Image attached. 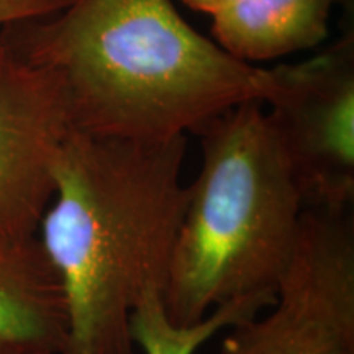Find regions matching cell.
Listing matches in <instances>:
<instances>
[{
	"mask_svg": "<svg viewBox=\"0 0 354 354\" xmlns=\"http://www.w3.org/2000/svg\"><path fill=\"white\" fill-rule=\"evenodd\" d=\"M63 82L73 130L165 141L227 110L272 99L277 68L234 59L172 0H73L44 19L0 30Z\"/></svg>",
	"mask_w": 354,
	"mask_h": 354,
	"instance_id": "obj_1",
	"label": "cell"
},
{
	"mask_svg": "<svg viewBox=\"0 0 354 354\" xmlns=\"http://www.w3.org/2000/svg\"><path fill=\"white\" fill-rule=\"evenodd\" d=\"M185 149V136L64 140L38 227L64 295L59 354H133L131 313L149 287L165 290L187 205Z\"/></svg>",
	"mask_w": 354,
	"mask_h": 354,
	"instance_id": "obj_2",
	"label": "cell"
},
{
	"mask_svg": "<svg viewBox=\"0 0 354 354\" xmlns=\"http://www.w3.org/2000/svg\"><path fill=\"white\" fill-rule=\"evenodd\" d=\"M196 135L201 169L189 185L162 290L166 315L179 326L233 300L276 299L304 215L263 102L236 105Z\"/></svg>",
	"mask_w": 354,
	"mask_h": 354,
	"instance_id": "obj_3",
	"label": "cell"
},
{
	"mask_svg": "<svg viewBox=\"0 0 354 354\" xmlns=\"http://www.w3.org/2000/svg\"><path fill=\"white\" fill-rule=\"evenodd\" d=\"M216 354H354L351 212L304 210L269 312L232 326Z\"/></svg>",
	"mask_w": 354,
	"mask_h": 354,
	"instance_id": "obj_4",
	"label": "cell"
},
{
	"mask_svg": "<svg viewBox=\"0 0 354 354\" xmlns=\"http://www.w3.org/2000/svg\"><path fill=\"white\" fill-rule=\"evenodd\" d=\"M266 105L304 210L348 214L354 201V30L307 61L277 66Z\"/></svg>",
	"mask_w": 354,
	"mask_h": 354,
	"instance_id": "obj_5",
	"label": "cell"
},
{
	"mask_svg": "<svg viewBox=\"0 0 354 354\" xmlns=\"http://www.w3.org/2000/svg\"><path fill=\"white\" fill-rule=\"evenodd\" d=\"M71 131L59 77L26 59L0 33V238L37 234Z\"/></svg>",
	"mask_w": 354,
	"mask_h": 354,
	"instance_id": "obj_6",
	"label": "cell"
},
{
	"mask_svg": "<svg viewBox=\"0 0 354 354\" xmlns=\"http://www.w3.org/2000/svg\"><path fill=\"white\" fill-rule=\"evenodd\" d=\"M68 317L59 277L38 236L0 238V342L59 354Z\"/></svg>",
	"mask_w": 354,
	"mask_h": 354,
	"instance_id": "obj_7",
	"label": "cell"
},
{
	"mask_svg": "<svg viewBox=\"0 0 354 354\" xmlns=\"http://www.w3.org/2000/svg\"><path fill=\"white\" fill-rule=\"evenodd\" d=\"M348 0H233L212 13L214 41L253 64L312 50L328 37L335 6Z\"/></svg>",
	"mask_w": 354,
	"mask_h": 354,
	"instance_id": "obj_8",
	"label": "cell"
},
{
	"mask_svg": "<svg viewBox=\"0 0 354 354\" xmlns=\"http://www.w3.org/2000/svg\"><path fill=\"white\" fill-rule=\"evenodd\" d=\"M272 304V299L266 297L233 300L215 308L201 323L179 326L166 315L162 290L149 287L131 313L133 344H138L145 354H194L220 330L232 328Z\"/></svg>",
	"mask_w": 354,
	"mask_h": 354,
	"instance_id": "obj_9",
	"label": "cell"
},
{
	"mask_svg": "<svg viewBox=\"0 0 354 354\" xmlns=\"http://www.w3.org/2000/svg\"><path fill=\"white\" fill-rule=\"evenodd\" d=\"M71 2L73 0H0V30L51 17Z\"/></svg>",
	"mask_w": 354,
	"mask_h": 354,
	"instance_id": "obj_10",
	"label": "cell"
},
{
	"mask_svg": "<svg viewBox=\"0 0 354 354\" xmlns=\"http://www.w3.org/2000/svg\"><path fill=\"white\" fill-rule=\"evenodd\" d=\"M0 354H57L51 349L37 346V344L0 342Z\"/></svg>",
	"mask_w": 354,
	"mask_h": 354,
	"instance_id": "obj_11",
	"label": "cell"
},
{
	"mask_svg": "<svg viewBox=\"0 0 354 354\" xmlns=\"http://www.w3.org/2000/svg\"><path fill=\"white\" fill-rule=\"evenodd\" d=\"M180 2H184L185 6L194 8V10L205 12L212 15V13L216 12L223 6H227V3L233 2V0H180Z\"/></svg>",
	"mask_w": 354,
	"mask_h": 354,
	"instance_id": "obj_12",
	"label": "cell"
}]
</instances>
